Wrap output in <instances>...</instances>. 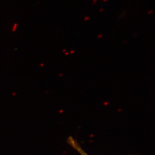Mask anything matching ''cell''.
<instances>
[{"label":"cell","instance_id":"6da1fadb","mask_svg":"<svg viewBox=\"0 0 155 155\" xmlns=\"http://www.w3.org/2000/svg\"><path fill=\"white\" fill-rule=\"evenodd\" d=\"M67 142L69 145L76 150L80 155H89L84 151L80 144L72 137H70L68 139Z\"/></svg>","mask_w":155,"mask_h":155}]
</instances>
